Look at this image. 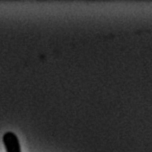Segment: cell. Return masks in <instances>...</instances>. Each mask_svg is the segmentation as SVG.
Masks as SVG:
<instances>
[{
    "instance_id": "1",
    "label": "cell",
    "mask_w": 152,
    "mask_h": 152,
    "mask_svg": "<svg viewBox=\"0 0 152 152\" xmlns=\"http://www.w3.org/2000/svg\"><path fill=\"white\" fill-rule=\"evenodd\" d=\"M3 143L6 152H21L20 143L14 132H6L3 136Z\"/></svg>"
}]
</instances>
